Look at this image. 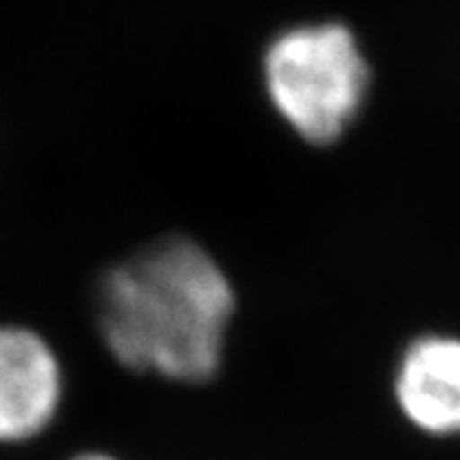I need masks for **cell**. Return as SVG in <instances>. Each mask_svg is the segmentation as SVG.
<instances>
[{
    "label": "cell",
    "instance_id": "obj_1",
    "mask_svg": "<svg viewBox=\"0 0 460 460\" xmlns=\"http://www.w3.org/2000/svg\"><path fill=\"white\" fill-rule=\"evenodd\" d=\"M235 310V284L223 263L184 235L113 263L95 292V325L111 358L177 386L217 376Z\"/></svg>",
    "mask_w": 460,
    "mask_h": 460
},
{
    "label": "cell",
    "instance_id": "obj_2",
    "mask_svg": "<svg viewBox=\"0 0 460 460\" xmlns=\"http://www.w3.org/2000/svg\"><path fill=\"white\" fill-rule=\"evenodd\" d=\"M368 65L356 36L341 23L292 26L263 54V87L274 111L307 144L325 146L361 113Z\"/></svg>",
    "mask_w": 460,
    "mask_h": 460
},
{
    "label": "cell",
    "instance_id": "obj_3",
    "mask_svg": "<svg viewBox=\"0 0 460 460\" xmlns=\"http://www.w3.org/2000/svg\"><path fill=\"white\" fill-rule=\"evenodd\" d=\"M65 399V361L49 338L23 323H0V447L41 440Z\"/></svg>",
    "mask_w": 460,
    "mask_h": 460
},
{
    "label": "cell",
    "instance_id": "obj_4",
    "mask_svg": "<svg viewBox=\"0 0 460 460\" xmlns=\"http://www.w3.org/2000/svg\"><path fill=\"white\" fill-rule=\"evenodd\" d=\"M394 396L417 429L435 438L460 435V338L414 341L396 368Z\"/></svg>",
    "mask_w": 460,
    "mask_h": 460
},
{
    "label": "cell",
    "instance_id": "obj_5",
    "mask_svg": "<svg viewBox=\"0 0 460 460\" xmlns=\"http://www.w3.org/2000/svg\"><path fill=\"white\" fill-rule=\"evenodd\" d=\"M66 460H123L120 456H115L111 450H83V453H75V456H69Z\"/></svg>",
    "mask_w": 460,
    "mask_h": 460
}]
</instances>
